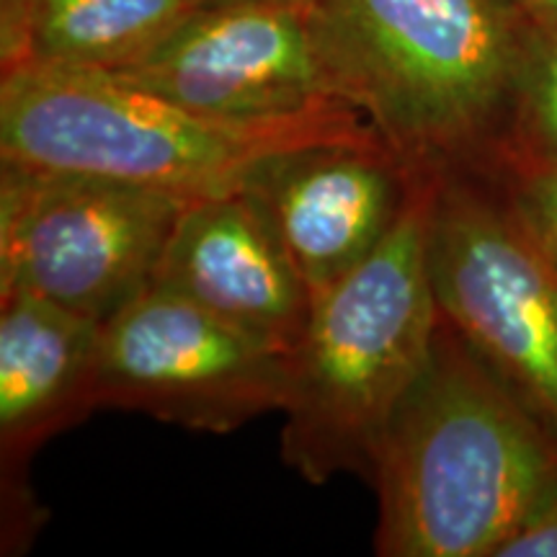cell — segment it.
I'll return each instance as SVG.
<instances>
[{"label": "cell", "instance_id": "obj_1", "mask_svg": "<svg viewBox=\"0 0 557 557\" xmlns=\"http://www.w3.org/2000/svg\"><path fill=\"white\" fill-rule=\"evenodd\" d=\"M442 315V312H438ZM369 483L382 557H498L557 487V434L438 318Z\"/></svg>", "mask_w": 557, "mask_h": 557}, {"label": "cell", "instance_id": "obj_2", "mask_svg": "<svg viewBox=\"0 0 557 557\" xmlns=\"http://www.w3.org/2000/svg\"><path fill=\"white\" fill-rule=\"evenodd\" d=\"M341 96L423 173L491 171L534 26L513 0H312Z\"/></svg>", "mask_w": 557, "mask_h": 557}, {"label": "cell", "instance_id": "obj_3", "mask_svg": "<svg viewBox=\"0 0 557 557\" xmlns=\"http://www.w3.org/2000/svg\"><path fill=\"white\" fill-rule=\"evenodd\" d=\"M369 135L377 129L359 111L284 122L214 120L111 70L21 65L0 75V160L191 199L243 186L274 152Z\"/></svg>", "mask_w": 557, "mask_h": 557}, {"label": "cell", "instance_id": "obj_4", "mask_svg": "<svg viewBox=\"0 0 557 557\" xmlns=\"http://www.w3.org/2000/svg\"><path fill=\"white\" fill-rule=\"evenodd\" d=\"M436 178L364 263L312 297L282 410V459L312 485L369 480L382 429L429 357L442 318L429 271Z\"/></svg>", "mask_w": 557, "mask_h": 557}, {"label": "cell", "instance_id": "obj_5", "mask_svg": "<svg viewBox=\"0 0 557 557\" xmlns=\"http://www.w3.org/2000/svg\"><path fill=\"white\" fill-rule=\"evenodd\" d=\"M191 197L0 160V295L109 320L150 287Z\"/></svg>", "mask_w": 557, "mask_h": 557}, {"label": "cell", "instance_id": "obj_6", "mask_svg": "<svg viewBox=\"0 0 557 557\" xmlns=\"http://www.w3.org/2000/svg\"><path fill=\"white\" fill-rule=\"evenodd\" d=\"M429 271L442 318L557 434V263L491 171L438 173Z\"/></svg>", "mask_w": 557, "mask_h": 557}, {"label": "cell", "instance_id": "obj_7", "mask_svg": "<svg viewBox=\"0 0 557 557\" xmlns=\"http://www.w3.org/2000/svg\"><path fill=\"white\" fill-rule=\"evenodd\" d=\"M289 377L287 354L150 284L103 320L94 398L96 408L225 434L284 410Z\"/></svg>", "mask_w": 557, "mask_h": 557}, {"label": "cell", "instance_id": "obj_8", "mask_svg": "<svg viewBox=\"0 0 557 557\" xmlns=\"http://www.w3.org/2000/svg\"><path fill=\"white\" fill-rule=\"evenodd\" d=\"M111 73L214 120L357 111L333 78L312 0H209L148 54Z\"/></svg>", "mask_w": 557, "mask_h": 557}, {"label": "cell", "instance_id": "obj_9", "mask_svg": "<svg viewBox=\"0 0 557 557\" xmlns=\"http://www.w3.org/2000/svg\"><path fill=\"white\" fill-rule=\"evenodd\" d=\"M431 176L380 135L320 139L274 152L243 181L315 297L393 233Z\"/></svg>", "mask_w": 557, "mask_h": 557}, {"label": "cell", "instance_id": "obj_10", "mask_svg": "<svg viewBox=\"0 0 557 557\" xmlns=\"http://www.w3.org/2000/svg\"><path fill=\"white\" fill-rule=\"evenodd\" d=\"M101 320L29 292L0 295V485L3 553L39 529L29 487L37 451L96 408L94 377Z\"/></svg>", "mask_w": 557, "mask_h": 557}, {"label": "cell", "instance_id": "obj_11", "mask_svg": "<svg viewBox=\"0 0 557 557\" xmlns=\"http://www.w3.org/2000/svg\"><path fill=\"white\" fill-rule=\"evenodd\" d=\"M150 284L191 299L287 357L308 329V284L261 201L243 186L186 205Z\"/></svg>", "mask_w": 557, "mask_h": 557}, {"label": "cell", "instance_id": "obj_12", "mask_svg": "<svg viewBox=\"0 0 557 557\" xmlns=\"http://www.w3.org/2000/svg\"><path fill=\"white\" fill-rule=\"evenodd\" d=\"M209 0H3L0 60L120 70L148 54Z\"/></svg>", "mask_w": 557, "mask_h": 557}, {"label": "cell", "instance_id": "obj_13", "mask_svg": "<svg viewBox=\"0 0 557 557\" xmlns=\"http://www.w3.org/2000/svg\"><path fill=\"white\" fill-rule=\"evenodd\" d=\"M549 158H557V26L534 29L529 41L493 169Z\"/></svg>", "mask_w": 557, "mask_h": 557}, {"label": "cell", "instance_id": "obj_14", "mask_svg": "<svg viewBox=\"0 0 557 557\" xmlns=\"http://www.w3.org/2000/svg\"><path fill=\"white\" fill-rule=\"evenodd\" d=\"M491 173L519 220L557 263V158L506 163Z\"/></svg>", "mask_w": 557, "mask_h": 557}, {"label": "cell", "instance_id": "obj_15", "mask_svg": "<svg viewBox=\"0 0 557 557\" xmlns=\"http://www.w3.org/2000/svg\"><path fill=\"white\" fill-rule=\"evenodd\" d=\"M498 557H557V487L498 549Z\"/></svg>", "mask_w": 557, "mask_h": 557}, {"label": "cell", "instance_id": "obj_16", "mask_svg": "<svg viewBox=\"0 0 557 557\" xmlns=\"http://www.w3.org/2000/svg\"><path fill=\"white\" fill-rule=\"evenodd\" d=\"M513 5L524 13L534 29L557 26V0H513Z\"/></svg>", "mask_w": 557, "mask_h": 557}]
</instances>
